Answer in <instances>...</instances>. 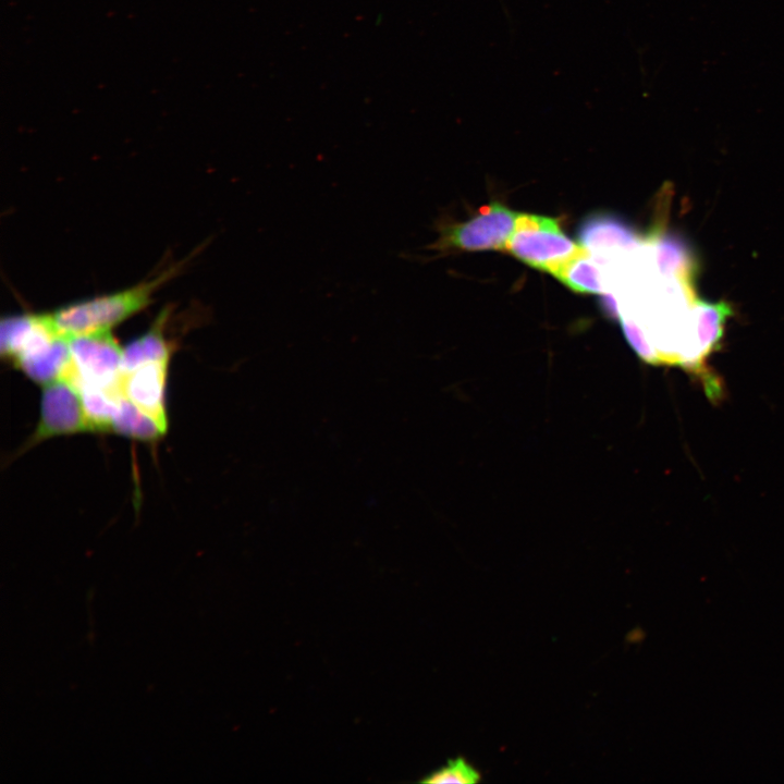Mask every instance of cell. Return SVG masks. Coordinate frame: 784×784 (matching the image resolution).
I'll use <instances>...</instances> for the list:
<instances>
[{
	"instance_id": "1",
	"label": "cell",
	"mask_w": 784,
	"mask_h": 784,
	"mask_svg": "<svg viewBox=\"0 0 784 784\" xmlns=\"http://www.w3.org/2000/svg\"><path fill=\"white\" fill-rule=\"evenodd\" d=\"M1 355L35 382L46 385L62 377L71 358L70 341L58 331L51 314H24L1 321Z\"/></svg>"
},
{
	"instance_id": "2",
	"label": "cell",
	"mask_w": 784,
	"mask_h": 784,
	"mask_svg": "<svg viewBox=\"0 0 784 784\" xmlns=\"http://www.w3.org/2000/svg\"><path fill=\"white\" fill-rule=\"evenodd\" d=\"M168 277L166 272L121 291L70 304L51 313L52 319L68 340L111 332L112 328L146 308Z\"/></svg>"
},
{
	"instance_id": "3",
	"label": "cell",
	"mask_w": 784,
	"mask_h": 784,
	"mask_svg": "<svg viewBox=\"0 0 784 784\" xmlns=\"http://www.w3.org/2000/svg\"><path fill=\"white\" fill-rule=\"evenodd\" d=\"M517 215L500 203H490L466 221L437 223L438 238L426 248L438 254L505 250L515 231Z\"/></svg>"
},
{
	"instance_id": "4",
	"label": "cell",
	"mask_w": 784,
	"mask_h": 784,
	"mask_svg": "<svg viewBox=\"0 0 784 784\" xmlns=\"http://www.w3.org/2000/svg\"><path fill=\"white\" fill-rule=\"evenodd\" d=\"M585 247L566 236L554 218L518 213L505 250L528 266L553 273Z\"/></svg>"
},
{
	"instance_id": "5",
	"label": "cell",
	"mask_w": 784,
	"mask_h": 784,
	"mask_svg": "<svg viewBox=\"0 0 784 784\" xmlns=\"http://www.w3.org/2000/svg\"><path fill=\"white\" fill-rule=\"evenodd\" d=\"M71 358L62 377L76 389L81 385L113 387L119 384L123 348L111 332L71 339Z\"/></svg>"
},
{
	"instance_id": "6",
	"label": "cell",
	"mask_w": 784,
	"mask_h": 784,
	"mask_svg": "<svg viewBox=\"0 0 784 784\" xmlns=\"http://www.w3.org/2000/svg\"><path fill=\"white\" fill-rule=\"evenodd\" d=\"M84 431L93 430L78 390L65 379L47 383L42 391L40 419L32 443Z\"/></svg>"
},
{
	"instance_id": "7",
	"label": "cell",
	"mask_w": 784,
	"mask_h": 784,
	"mask_svg": "<svg viewBox=\"0 0 784 784\" xmlns=\"http://www.w3.org/2000/svg\"><path fill=\"white\" fill-rule=\"evenodd\" d=\"M169 360H147L121 370L120 391L127 401L151 417L166 432L164 389Z\"/></svg>"
},
{
	"instance_id": "8",
	"label": "cell",
	"mask_w": 784,
	"mask_h": 784,
	"mask_svg": "<svg viewBox=\"0 0 784 784\" xmlns=\"http://www.w3.org/2000/svg\"><path fill=\"white\" fill-rule=\"evenodd\" d=\"M580 244L590 250L633 248L639 237L635 230L621 218L608 212L591 213L577 231Z\"/></svg>"
},
{
	"instance_id": "9",
	"label": "cell",
	"mask_w": 784,
	"mask_h": 784,
	"mask_svg": "<svg viewBox=\"0 0 784 784\" xmlns=\"http://www.w3.org/2000/svg\"><path fill=\"white\" fill-rule=\"evenodd\" d=\"M77 390L91 430H112V421L123 397L119 384L113 387L81 385Z\"/></svg>"
},
{
	"instance_id": "10",
	"label": "cell",
	"mask_w": 784,
	"mask_h": 784,
	"mask_svg": "<svg viewBox=\"0 0 784 784\" xmlns=\"http://www.w3.org/2000/svg\"><path fill=\"white\" fill-rule=\"evenodd\" d=\"M552 275L575 292L604 293L600 269L587 248L561 265Z\"/></svg>"
},
{
	"instance_id": "11",
	"label": "cell",
	"mask_w": 784,
	"mask_h": 784,
	"mask_svg": "<svg viewBox=\"0 0 784 784\" xmlns=\"http://www.w3.org/2000/svg\"><path fill=\"white\" fill-rule=\"evenodd\" d=\"M731 315L732 308L725 302H696L693 316L700 345L708 357L721 346L724 324Z\"/></svg>"
},
{
	"instance_id": "12",
	"label": "cell",
	"mask_w": 784,
	"mask_h": 784,
	"mask_svg": "<svg viewBox=\"0 0 784 784\" xmlns=\"http://www.w3.org/2000/svg\"><path fill=\"white\" fill-rule=\"evenodd\" d=\"M166 313L145 334L123 348L122 370L147 360H169L171 348L163 334Z\"/></svg>"
},
{
	"instance_id": "13",
	"label": "cell",
	"mask_w": 784,
	"mask_h": 784,
	"mask_svg": "<svg viewBox=\"0 0 784 784\" xmlns=\"http://www.w3.org/2000/svg\"><path fill=\"white\" fill-rule=\"evenodd\" d=\"M656 258L663 274L681 279L687 285L694 280L695 264L687 246L679 238L662 236L656 245Z\"/></svg>"
},
{
	"instance_id": "14",
	"label": "cell",
	"mask_w": 784,
	"mask_h": 784,
	"mask_svg": "<svg viewBox=\"0 0 784 784\" xmlns=\"http://www.w3.org/2000/svg\"><path fill=\"white\" fill-rule=\"evenodd\" d=\"M112 430L138 440L151 441L164 434L159 425L138 407L122 397L112 421Z\"/></svg>"
},
{
	"instance_id": "15",
	"label": "cell",
	"mask_w": 784,
	"mask_h": 784,
	"mask_svg": "<svg viewBox=\"0 0 784 784\" xmlns=\"http://www.w3.org/2000/svg\"><path fill=\"white\" fill-rule=\"evenodd\" d=\"M480 780L479 773L463 758L449 760L448 764L428 774L420 782L430 784H474Z\"/></svg>"
},
{
	"instance_id": "16",
	"label": "cell",
	"mask_w": 784,
	"mask_h": 784,
	"mask_svg": "<svg viewBox=\"0 0 784 784\" xmlns=\"http://www.w3.org/2000/svg\"><path fill=\"white\" fill-rule=\"evenodd\" d=\"M601 307L610 318H620L616 303L611 294H601Z\"/></svg>"
}]
</instances>
